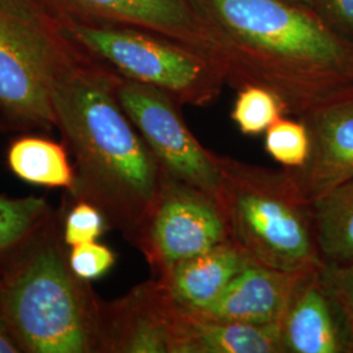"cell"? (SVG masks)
<instances>
[{"mask_svg": "<svg viewBox=\"0 0 353 353\" xmlns=\"http://www.w3.org/2000/svg\"><path fill=\"white\" fill-rule=\"evenodd\" d=\"M303 271H281L252 263L230 281L212 305L194 313L249 325H279Z\"/></svg>", "mask_w": 353, "mask_h": 353, "instance_id": "13", "label": "cell"}, {"mask_svg": "<svg viewBox=\"0 0 353 353\" xmlns=\"http://www.w3.org/2000/svg\"><path fill=\"white\" fill-rule=\"evenodd\" d=\"M322 276L339 303L348 323L353 344V261L345 263H323Z\"/></svg>", "mask_w": 353, "mask_h": 353, "instance_id": "23", "label": "cell"}, {"mask_svg": "<svg viewBox=\"0 0 353 353\" xmlns=\"http://www.w3.org/2000/svg\"><path fill=\"white\" fill-rule=\"evenodd\" d=\"M290 3H294V4H299V6H303V7H306V8H312L313 10V7H314V1L316 0H288Z\"/></svg>", "mask_w": 353, "mask_h": 353, "instance_id": "27", "label": "cell"}, {"mask_svg": "<svg viewBox=\"0 0 353 353\" xmlns=\"http://www.w3.org/2000/svg\"><path fill=\"white\" fill-rule=\"evenodd\" d=\"M174 353H284L279 325L220 321L178 306Z\"/></svg>", "mask_w": 353, "mask_h": 353, "instance_id": "15", "label": "cell"}, {"mask_svg": "<svg viewBox=\"0 0 353 353\" xmlns=\"http://www.w3.org/2000/svg\"><path fill=\"white\" fill-rule=\"evenodd\" d=\"M288 115L284 101L274 90L259 85L239 89L230 117L243 135L265 134L267 128L281 117Z\"/></svg>", "mask_w": 353, "mask_h": 353, "instance_id": "19", "label": "cell"}, {"mask_svg": "<svg viewBox=\"0 0 353 353\" xmlns=\"http://www.w3.org/2000/svg\"><path fill=\"white\" fill-rule=\"evenodd\" d=\"M205 58L233 88L274 90L297 118L353 92V43L288 0H190Z\"/></svg>", "mask_w": 353, "mask_h": 353, "instance_id": "1", "label": "cell"}, {"mask_svg": "<svg viewBox=\"0 0 353 353\" xmlns=\"http://www.w3.org/2000/svg\"><path fill=\"white\" fill-rule=\"evenodd\" d=\"M313 10L335 34L353 43V0H316Z\"/></svg>", "mask_w": 353, "mask_h": 353, "instance_id": "25", "label": "cell"}, {"mask_svg": "<svg viewBox=\"0 0 353 353\" xmlns=\"http://www.w3.org/2000/svg\"><path fill=\"white\" fill-rule=\"evenodd\" d=\"M50 217L49 204L42 198L0 196V265Z\"/></svg>", "mask_w": 353, "mask_h": 353, "instance_id": "18", "label": "cell"}, {"mask_svg": "<svg viewBox=\"0 0 353 353\" xmlns=\"http://www.w3.org/2000/svg\"><path fill=\"white\" fill-rule=\"evenodd\" d=\"M322 265L303 270L290 294L279 322L284 353H353L348 323Z\"/></svg>", "mask_w": 353, "mask_h": 353, "instance_id": "11", "label": "cell"}, {"mask_svg": "<svg viewBox=\"0 0 353 353\" xmlns=\"http://www.w3.org/2000/svg\"><path fill=\"white\" fill-rule=\"evenodd\" d=\"M59 21L132 26L205 57L207 38L190 0H38Z\"/></svg>", "mask_w": 353, "mask_h": 353, "instance_id": "9", "label": "cell"}, {"mask_svg": "<svg viewBox=\"0 0 353 353\" xmlns=\"http://www.w3.org/2000/svg\"><path fill=\"white\" fill-rule=\"evenodd\" d=\"M176 305L150 280L113 303H102L101 352L173 353Z\"/></svg>", "mask_w": 353, "mask_h": 353, "instance_id": "10", "label": "cell"}, {"mask_svg": "<svg viewBox=\"0 0 353 353\" xmlns=\"http://www.w3.org/2000/svg\"><path fill=\"white\" fill-rule=\"evenodd\" d=\"M21 352L20 347L13 339L12 334L7 325V321L3 316L0 309V353H19Z\"/></svg>", "mask_w": 353, "mask_h": 353, "instance_id": "26", "label": "cell"}, {"mask_svg": "<svg viewBox=\"0 0 353 353\" xmlns=\"http://www.w3.org/2000/svg\"><path fill=\"white\" fill-rule=\"evenodd\" d=\"M68 265L76 276L92 281L106 275L115 265V252L106 245L94 242L71 246Z\"/></svg>", "mask_w": 353, "mask_h": 353, "instance_id": "22", "label": "cell"}, {"mask_svg": "<svg viewBox=\"0 0 353 353\" xmlns=\"http://www.w3.org/2000/svg\"><path fill=\"white\" fill-rule=\"evenodd\" d=\"M108 227V220L99 207L85 201H77L65 217L63 242L68 246L94 242Z\"/></svg>", "mask_w": 353, "mask_h": 353, "instance_id": "21", "label": "cell"}, {"mask_svg": "<svg viewBox=\"0 0 353 353\" xmlns=\"http://www.w3.org/2000/svg\"><path fill=\"white\" fill-rule=\"evenodd\" d=\"M128 241L160 276L176 263L232 240L219 201L164 170L151 207Z\"/></svg>", "mask_w": 353, "mask_h": 353, "instance_id": "6", "label": "cell"}, {"mask_svg": "<svg viewBox=\"0 0 353 353\" xmlns=\"http://www.w3.org/2000/svg\"><path fill=\"white\" fill-rule=\"evenodd\" d=\"M50 220L0 265V309L21 352H101L102 303Z\"/></svg>", "mask_w": 353, "mask_h": 353, "instance_id": "3", "label": "cell"}, {"mask_svg": "<svg viewBox=\"0 0 353 353\" xmlns=\"http://www.w3.org/2000/svg\"><path fill=\"white\" fill-rule=\"evenodd\" d=\"M219 203L230 240L252 263L281 271L323 265L312 204L303 199L285 168L270 169L216 153Z\"/></svg>", "mask_w": 353, "mask_h": 353, "instance_id": "4", "label": "cell"}, {"mask_svg": "<svg viewBox=\"0 0 353 353\" xmlns=\"http://www.w3.org/2000/svg\"><path fill=\"white\" fill-rule=\"evenodd\" d=\"M8 166L13 174L28 183L67 189L76 186L75 168L63 145L41 137H23L10 145Z\"/></svg>", "mask_w": 353, "mask_h": 353, "instance_id": "17", "label": "cell"}, {"mask_svg": "<svg viewBox=\"0 0 353 353\" xmlns=\"http://www.w3.org/2000/svg\"><path fill=\"white\" fill-rule=\"evenodd\" d=\"M310 204L323 262L353 261V178L328 190Z\"/></svg>", "mask_w": 353, "mask_h": 353, "instance_id": "16", "label": "cell"}, {"mask_svg": "<svg viewBox=\"0 0 353 353\" xmlns=\"http://www.w3.org/2000/svg\"><path fill=\"white\" fill-rule=\"evenodd\" d=\"M0 8L17 20L46 34L59 33V23L38 0H0Z\"/></svg>", "mask_w": 353, "mask_h": 353, "instance_id": "24", "label": "cell"}, {"mask_svg": "<svg viewBox=\"0 0 353 353\" xmlns=\"http://www.w3.org/2000/svg\"><path fill=\"white\" fill-rule=\"evenodd\" d=\"M118 74L65 38L50 65V94L75 157L72 195L99 207L127 240L159 191L163 168L117 97Z\"/></svg>", "mask_w": 353, "mask_h": 353, "instance_id": "2", "label": "cell"}, {"mask_svg": "<svg viewBox=\"0 0 353 353\" xmlns=\"http://www.w3.org/2000/svg\"><path fill=\"white\" fill-rule=\"evenodd\" d=\"M252 263L237 243L228 241L176 263L156 280L179 307L201 312L212 305L230 281Z\"/></svg>", "mask_w": 353, "mask_h": 353, "instance_id": "14", "label": "cell"}, {"mask_svg": "<svg viewBox=\"0 0 353 353\" xmlns=\"http://www.w3.org/2000/svg\"><path fill=\"white\" fill-rule=\"evenodd\" d=\"M265 152L285 169H299L310 156L312 140L301 118L281 117L265 132Z\"/></svg>", "mask_w": 353, "mask_h": 353, "instance_id": "20", "label": "cell"}, {"mask_svg": "<svg viewBox=\"0 0 353 353\" xmlns=\"http://www.w3.org/2000/svg\"><path fill=\"white\" fill-rule=\"evenodd\" d=\"M63 33L46 34L0 8V114L13 126L55 127L50 65Z\"/></svg>", "mask_w": 353, "mask_h": 353, "instance_id": "8", "label": "cell"}, {"mask_svg": "<svg viewBox=\"0 0 353 353\" xmlns=\"http://www.w3.org/2000/svg\"><path fill=\"white\" fill-rule=\"evenodd\" d=\"M301 118L312 150L299 169H287L306 202L353 178V92L327 102Z\"/></svg>", "mask_w": 353, "mask_h": 353, "instance_id": "12", "label": "cell"}, {"mask_svg": "<svg viewBox=\"0 0 353 353\" xmlns=\"http://www.w3.org/2000/svg\"><path fill=\"white\" fill-rule=\"evenodd\" d=\"M59 28L64 37L118 75L160 89L179 105H212L227 84L205 57L160 34L79 21H59Z\"/></svg>", "mask_w": 353, "mask_h": 353, "instance_id": "5", "label": "cell"}, {"mask_svg": "<svg viewBox=\"0 0 353 353\" xmlns=\"http://www.w3.org/2000/svg\"><path fill=\"white\" fill-rule=\"evenodd\" d=\"M117 97L166 173L219 201L220 170L216 153L194 137L179 103L160 89L118 76Z\"/></svg>", "mask_w": 353, "mask_h": 353, "instance_id": "7", "label": "cell"}]
</instances>
